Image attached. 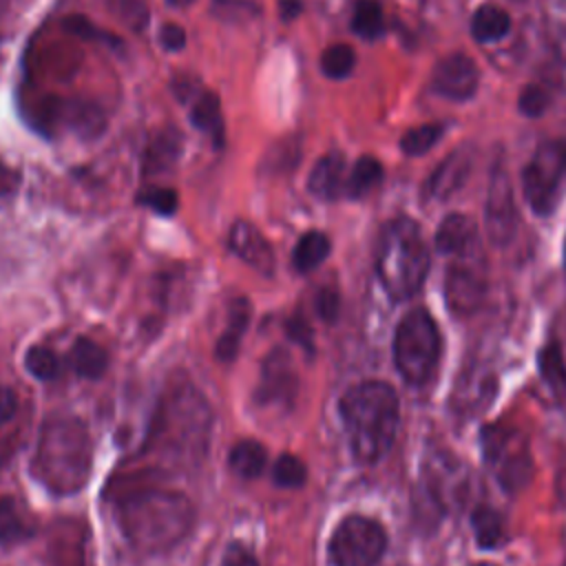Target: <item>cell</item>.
<instances>
[{"label":"cell","instance_id":"74e56055","mask_svg":"<svg viewBox=\"0 0 566 566\" xmlns=\"http://www.w3.org/2000/svg\"><path fill=\"white\" fill-rule=\"evenodd\" d=\"M177 139H172L170 135H164L161 139H155L148 148V164H150V170L155 168H166L168 161H172L177 157Z\"/></svg>","mask_w":566,"mask_h":566},{"label":"cell","instance_id":"681fc988","mask_svg":"<svg viewBox=\"0 0 566 566\" xmlns=\"http://www.w3.org/2000/svg\"><path fill=\"white\" fill-rule=\"evenodd\" d=\"M564 256H566V245H564Z\"/></svg>","mask_w":566,"mask_h":566},{"label":"cell","instance_id":"f35d334b","mask_svg":"<svg viewBox=\"0 0 566 566\" xmlns=\"http://www.w3.org/2000/svg\"><path fill=\"white\" fill-rule=\"evenodd\" d=\"M159 42H161V46L166 51L177 53V51H181L186 46V31L179 24L168 22V24H164L159 29Z\"/></svg>","mask_w":566,"mask_h":566},{"label":"cell","instance_id":"4fadbf2b","mask_svg":"<svg viewBox=\"0 0 566 566\" xmlns=\"http://www.w3.org/2000/svg\"><path fill=\"white\" fill-rule=\"evenodd\" d=\"M296 396V376L292 360L283 347H274L261 365V380L254 394L259 405H285L290 407Z\"/></svg>","mask_w":566,"mask_h":566},{"label":"cell","instance_id":"ac0fdd59","mask_svg":"<svg viewBox=\"0 0 566 566\" xmlns=\"http://www.w3.org/2000/svg\"><path fill=\"white\" fill-rule=\"evenodd\" d=\"M345 186H347V166H345V157L338 153L323 155L314 164L307 179L310 192L325 201L345 197Z\"/></svg>","mask_w":566,"mask_h":566},{"label":"cell","instance_id":"2e32d148","mask_svg":"<svg viewBox=\"0 0 566 566\" xmlns=\"http://www.w3.org/2000/svg\"><path fill=\"white\" fill-rule=\"evenodd\" d=\"M228 243L232 252L248 263L252 270H256L263 276H272L276 270V259L270 241L261 234L259 228H254L248 221H234L228 234Z\"/></svg>","mask_w":566,"mask_h":566},{"label":"cell","instance_id":"ffe728a7","mask_svg":"<svg viewBox=\"0 0 566 566\" xmlns=\"http://www.w3.org/2000/svg\"><path fill=\"white\" fill-rule=\"evenodd\" d=\"M51 115L55 119H62V124L80 137H95V135L102 133V128L106 124L104 115L97 106L86 104V102H77V99L55 102V106L51 108Z\"/></svg>","mask_w":566,"mask_h":566},{"label":"cell","instance_id":"d6986e66","mask_svg":"<svg viewBox=\"0 0 566 566\" xmlns=\"http://www.w3.org/2000/svg\"><path fill=\"white\" fill-rule=\"evenodd\" d=\"M84 533L77 522H57L49 537V562L53 566H84Z\"/></svg>","mask_w":566,"mask_h":566},{"label":"cell","instance_id":"e575fe53","mask_svg":"<svg viewBox=\"0 0 566 566\" xmlns=\"http://www.w3.org/2000/svg\"><path fill=\"white\" fill-rule=\"evenodd\" d=\"M60 358L53 349L44 347V345H33L27 354H24V367L27 371L38 378V380H53L60 374Z\"/></svg>","mask_w":566,"mask_h":566},{"label":"cell","instance_id":"603a6c76","mask_svg":"<svg viewBox=\"0 0 566 566\" xmlns=\"http://www.w3.org/2000/svg\"><path fill=\"white\" fill-rule=\"evenodd\" d=\"M69 365H71L73 371L80 374L82 378L95 380V378H99V376L106 371V367H108V352H106L99 343H95V340H91V338H86V336H80V338L73 343L71 352H69Z\"/></svg>","mask_w":566,"mask_h":566},{"label":"cell","instance_id":"d4e9b609","mask_svg":"<svg viewBox=\"0 0 566 566\" xmlns=\"http://www.w3.org/2000/svg\"><path fill=\"white\" fill-rule=\"evenodd\" d=\"M228 462H230V469L243 478V480H252V478H259L268 464V451L261 442L256 440H239L232 449H230V455H228Z\"/></svg>","mask_w":566,"mask_h":566},{"label":"cell","instance_id":"7a4b0ae2","mask_svg":"<svg viewBox=\"0 0 566 566\" xmlns=\"http://www.w3.org/2000/svg\"><path fill=\"white\" fill-rule=\"evenodd\" d=\"M195 504L168 486H133L117 500V524L126 542L144 555L175 548L195 526Z\"/></svg>","mask_w":566,"mask_h":566},{"label":"cell","instance_id":"836d02e7","mask_svg":"<svg viewBox=\"0 0 566 566\" xmlns=\"http://www.w3.org/2000/svg\"><path fill=\"white\" fill-rule=\"evenodd\" d=\"M272 480L281 489H301L307 482V467L294 453H281L272 469Z\"/></svg>","mask_w":566,"mask_h":566},{"label":"cell","instance_id":"30bf717a","mask_svg":"<svg viewBox=\"0 0 566 566\" xmlns=\"http://www.w3.org/2000/svg\"><path fill=\"white\" fill-rule=\"evenodd\" d=\"M424 491L442 511L462 509L471 493V471L447 451L433 453L422 469Z\"/></svg>","mask_w":566,"mask_h":566},{"label":"cell","instance_id":"d590c367","mask_svg":"<svg viewBox=\"0 0 566 566\" xmlns=\"http://www.w3.org/2000/svg\"><path fill=\"white\" fill-rule=\"evenodd\" d=\"M139 203L155 210L157 214H164V217H170L175 214L177 206H179V199H177V192L172 188H159V186H153V188H146L142 195H139Z\"/></svg>","mask_w":566,"mask_h":566},{"label":"cell","instance_id":"b9f144b4","mask_svg":"<svg viewBox=\"0 0 566 566\" xmlns=\"http://www.w3.org/2000/svg\"><path fill=\"white\" fill-rule=\"evenodd\" d=\"M318 314L323 321H334L338 314V294L334 290H323L316 301Z\"/></svg>","mask_w":566,"mask_h":566},{"label":"cell","instance_id":"277c9868","mask_svg":"<svg viewBox=\"0 0 566 566\" xmlns=\"http://www.w3.org/2000/svg\"><path fill=\"white\" fill-rule=\"evenodd\" d=\"M93 469V442L86 424L73 416H51L40 429L31 460L33 478L55 495L84 489Z\"/></svg>","mask_w":566,"mask_h":566},{"label":"cell","instance_id":"ba28073f","mask_svg":"<svg viewBox=\"0 0 566 566\" xmlns=\"http://www.w3.org/2000/svg\"><path fill=\"white\" fill-rule=\"evenodd\" d=\"M566 186V142H542L522 172L526 203L539 214H551Z\"/></svg>","mask_w":566,"mask_h":566},{"label":"cell","instance_id":"5bb4252c","mask_svg":"<svg viewBox=\"0 0 566 566\" xmlns=\"http://www.w3.org/2000/svg\"><path fill=\"white\" fill-rule=\"evenodd\" d=\"M480 82L475 62L464 53H451L442 57L431 73V88L447 99H469Z\"/></svg>","mask_w":566,"mask_h":566},{"label":"cell","instance_id":"9c48e42d","mask_svg":"<svg viewBox=\"0 0 566 566\" xmlns=\"http://www.w3.org/2000/svg\"><path fill=\"white\" fill-rule=\"evenodd\" d=\"M387 548L385 528L365 515H347L334 528L327 557L332 566H376Z\"/></svg>","mask_w":566,"mask_h":566},{"label":"cell","instance_id":"f6af8a7d","mask_svg":"<svg viewBox=\"0 0 566 566\" xmlns=\"http://www.w3.org/2000/svg\"><path fill=\"white\" fill-rule=\"evenodd\" d=\"M15 186H18V175L9 166L0 164V199H7L9 195H13Z\"/></svg>","mask_w":566,"mask_h":566},{"label":"cell","instance_id":"8992f818","mask_svg":"<svg viewBox=\"0 0 566 566\" xmlns=\"http://www.w3.org/2000/svg\"><path fill=\"white\" fill-rule=\"evenodd\" d=\"M442 338L433 316L424 307L409 310L394 334V363L405 382L427 385L440 363Z\"/></svg>","mask_w":566,"mask_h":566},{"label":"cell","instance_id":"d6a6232c","mask_svg":"<svg viewBox=\"0 0 566 566\" xmlns=\"http://www.w3.org/2000/svg\"><path fill=\"white\" fill-rule=\"evenodd\" d=\"M354 64H356L354 49L349 44H343V42L327 46L321 55V71L329 80L347 77L354 71Z\"/></svg>","mask_w":566,"mask_h":566},{"label":"cell","instance_id":"cb8c5ba5","mask_svg":"<svg viewBox=\"0 0 566 566\" xmlns=\"http://www.w3.org/2000/svg\"><path fill=\"white\" fill-rule=\"evenodd\" d=\"M471 528L475 533V542L480 548L484 551H493L500 548L502 544H506V524L504 517L486 506V504H478L471 513Z\"/></svg>","mask_w":566,"mask_h":566},{"label":"cell","instance_id":"8d00e7d4","mask_svg":"<svg viewBox=\"0 0 566 566\" xmlns=\"http://www.w3.org/2000/svg\"><path fill=\"white\" fill-rule=\"evenodd\" d=\"M548 106V93L539 84H528L520 95V111L528 117H537Z\"/></svg>","mask_w":566,"mask_h":566},{"label":"cell","instance_id":"1f68e13d","mask_svg":"<svg viewBox=\"0 0 566 566\" xmlns=\"http://www.w3.org/2000/svg\"><path fill=\"white\" fill-rule=\"evenodd\" d=\"M442 135H444L442 124H420L402 135L400 148L409 157H420V155L429 153L440 142Z\"/></svg>","mask_w":566,"mask_h":566},{"label":"cell","instance_id":"7bdbcfd3","mask_svg":"<svg viewBox=\"0 0 566 566\" xmlns=\"http://www.w3.org/2000/svg\"><path fill=\"white\" fill-rule=\"evenodd\" d=\"M18 411V396L11 387L0 385V424L9 422Z\"/></svg>","mask_w":566,"mask_h":566},{"label":"cell","instance_id":"7402d4cb","mask_svg":"<svg viewBox=\"0 0 566 566\" xmlns=\"http://www.w3.org/2000/svg\"><path fill=\"white\" fill-rule=\"evenodd\" d=\"M190 124L199 133L208 135L217 148L223 146V115H221V102L214 93L203 91L195 97L190 106Z\"/></svg>","mask_w":566,"mask_h":566},{"label":"cell","instance_id":"4316f807","mask_svg":"<svg viewBox=\"0 0 566 566\" xmlns=\"http://www.w3.org/2000/svg\"><path fill=\"white\" fill-rule=\"evenodd\" d=\"M329 250H332L329 237L321 230H310L296 241L292 252V263L298 272H312L327 259Z\"/></svg>","mask_w":566,"mask_h":566},{"label":"cell","instance_id":"7c38bea8","mask_svg":"<svg viewBox=\"0 0 566 566\" xmlns=\"http://www.w3.org/2000/svg\"><path fill=\"white\" fill-rule=\"evenodd\" d=\"M486 232L493 245H506L517 230V210L509 175L497 168L493 170L486 197Z\"/></svg>","mask_w":566,"mask_h":566},{"label":"cell","instance_id":"5b68a950","mask_svg":"<svg viewBox=\"0 0 566 566\" xmlns=\"http://www.w3.org/2000/svg\"><path fill=\"white\" fill-rule=\"evenodd\" d=\"M429 248L413 219L400 217L382 228L376 248V274L394 301L416 296L429 274Z\"/></svg>","mask_w":566,"mask_h":566},{"label":"cell","instance_id":"44dd1931","mask_svg":"<svg viewBox=\"0 0 566 566\" xmlns=\"http://www.w3.org/2000/svg\"><path fill=\"white\" fill-rule=\"evenodd\" d=\"M250 323V303L248 298L239 296L230 303V312H228V321H226V329L221 332V336L217 338V347H214V356L219 363H232L241 349V338L248 329Z\"/></svg>","mask_w":566,"mask_h":566},{"label":"cell","instance_id":"52a82bcc","mask_svg":"<svg viewBox=\"0 0 566 566\" xmlns=\"http://www.w3.org/2000/svg\"><path fill=\"white\" fill-rule=\"evenodd\" d=\"M484 464L506 493L522 491L533 473L531 447L524 433L509 424H486L480 433Z\"/></svg>","mask_w":566,"mask_h":566},{"label":"cell","instance_id":"ab89813d","mask_svg":"<svg viewBox=\"0 0 566 566\" xmlns=\"http://www.w3.org/2000/svg\"><path fill=\"white\" fill-rule=\"evenodd\" d=\"M219 566H259L256 557L243 544H230L221 557Z\"/></svg>","mask_w":566,"mask_h":566},{"label":"cell","instance_id":"f546056e","mask_svg":"<svg viewBox=\"0 0 566 566\" xmlns=\"http://www.w3.org/2000/svg\"><path fill=\"white\" fill-rule=\"evenodd\" d=\"M352 31L363 40H376L385 31V15L376 0H358L352 13Z\"/></svg>","mask_w":566,"mask_h":566},{"label":"cell","instance_id":"e0dca14e","mask_svg":"<svg viewBox=\"0 0 566 566\" xmlns=\"http://www.w3.org/2000/svg\"><path fill=\"white\" fill-rule=\"evenodd\" d=\"M471 166H473V155H471L469 146L453 150L431 172V177H429V181L424 186V195L429 199H447V197H451L467 181V177L471 172Z\"/></svg>","mask_w":566,"mask_h":566},{"label":"cell","instance_id":"bcb514c9","mask_svg":"<svg viewBox=\"0 0 566 566\" xmlns=\"http://www.w3.org/2000/svg\"><path fill=\"white\" fill-rule=\"evenodd\" d=\"M298 11H301V2H298V0H283V2H281V15H283V20L296 18Z\"/></svg>","mask_w":566,"mask_h":566},{"label":"cell","instance_id":"8fae6325","mask_svg":"<svg viewBox=\"0 0 566 566\" xmlns=\"http://www.w3.org/2000/svg\"><path fill=\"white\" fill-rule=\"evenodd\" d=\"M486 296V276L478 268V259L453 261L444 279V298L455 316H469L478 312Z\"/></svg>","mask_w":566,"mask_h":566},{"label":"cell","instance_id":"ee69618b","mask_svg":"<svg viewBox=\"0 0 566 566\" xmlns=\"http://www.w3.org/2000/svg\"><path fill=\"white\" fill-rule=\"evenodd\" d=\"M553 46L557 57L566 64V15L555 18L553 22Z\"/></svg>","mask_w":566,"mask_h":566},{"label":"cell","instance_id":"7dc6e473","mask_svg":"<svg viewBox=\"0 0 566 566\" xmlns=\"http://www.w3.org/2000/svg\"><path fill=\"white\" fill-rule=\"evenodd\" d=\"M170 7H179V9H184V7H190L195 0H166Z\"/></svg>","mask_w":566,"mask_h":566},{"label":"cell","instance_id":"3957f363","mask_svg":"<svg viewBox=\"0 0 566 566\" xmlns=\"http://www.w3.org/2000/svg\"><path fill=\"white\" fill-rule=\"evenodd\" d=\"M338 411L352 455L360 464H374L389 453L400 424V402L391 385L363 380L343 394Z\"/></svg>","mask_w":566,"mask_h":566},{"label":"cell","instance_id":"83f0119b","mask_svg":"<svg viewBox=\"0 0 566 566\" xmlns=\"http://www.w3.org/2000/svg\"><path fill=\"white\" fill-rule=\"evenodd\" d=\"M382 181V166L376 157H360L352 170L347 172V186H345V197L349 199H360L367 192H371L378 184Z\"/></svg>","mask_w":566,"mask_h":566},{"label":"cell","instance_id":"9a60e30c","mask_svg":"<svg viewBox=\"0 0 566 566\" xmlns=\"http://www.w3.org/2000/svg\"><path fill=\"white\" fill-rule=\"evenodd\" d=\"M436 248L453 261L480 259V234L475 221L460 212L444 217L436 232Z\"/></svg>","mask_w":566,"mask_h":566},{"label":"cell","instance_id":"c3c4849f","mask_svg":"<svg viewBox=\"0 0 566 566\" xmlns=\"http://www.w3.org/2000/svg\"><path fill=\"white\" fill-rule=\"evenodd\" d=\"M473 566H493V564H489V562H480V564H473Z\"/></svg>","mask_w":566,"mask_h":566},{"label":"cell","instance_id":"6da1fadb","mask_svg":"<svg viewBox=\"0 0 566 566\" xmlns=\"http://www.w3.org/2000/svg\"><path fill=\"white\" fill-rule=\"evenodd\" d=\"M212 409L190 382L172 385L159 400L148 436L137 458H148L144 469L184 471L197 467L208 451Z\"/></svg>","mask_w":566,"mask_h":566},{"label":"cell","instance_id":"484cf974","mask_svg":"<svg viewBox=\"0 0 566 566\" xmlns=\"http://www.w3.org/2000/svg\"><path fill=\"white\" fill-rule=\"evenodd\" d=\"M511 31L509 13L497 4H482L471 20V33L478 42L489 44L502 40Z\"/></svg>","mask_w":566,"mask_h":566},{"label":"cell","instance_id":"4dcf8cb0","mask_svg":"<svg viewBox=\"0 0 566 566\" xmlns=\"http://www.w3.org/2000/svg\"><path fill=\"white\" fill-rule=\"evenodd\" d=\"M537 363H539V371L546 380V385L559 394V396H566V363H564V356H562V349L555 340L546 343L537 356Z\"/></svg>","mask_w":566,"mask_h":566},{"label":"cell","instance_id":"60d3db41","mask_svg":"<svg viewBox=\"0 0 566 566\" xmlns=\"http://www.w3.org/2000/svg\"><path fill=\"white\" fill-rule=\"evenodd\" d=\"M287 334L292 336V340L294 343H298L301 347H305V349H312V329H310V325H307V321L303 318V316H292L290 321H287Z\"/></svg>","mask_w":566,"mask_h":566},{"label":"cell","instance_id":"f1b7e54d","mask_svg":"<svg viewBox=\"0 0 566 566\" xmlns=\"http://www.w3.org/2000/svg\"><path fill=\"white\" fill-rule=\"evenodd\" d=\"M31 526L24 513L18 509V502L9 495H0V542L2 544H18L31 537Z\"/></svg>","mask_w":566,"mask_h":566}]
</instances>
